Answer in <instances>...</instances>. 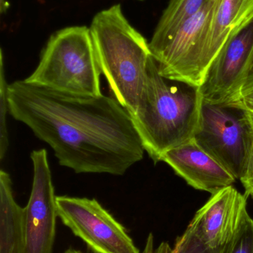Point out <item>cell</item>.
I'll list each match as a JSON object with an SVG mask.
<instances>
[{"label": "cell", "instance_id": "6da1fadb", "mask_svg": "<svg viewBox=\"0 0 253 253\" xmlns=\"http://www.w3.org/2000/svg\"><path fill=\"white\" fill-rule=\"evenodd\" d=\"M9 114L76 173L123 175L144 159L130 114L111 96L65 94L23 80L9 84Z\"/></svg>", "mask_w": 253, "mask_h": 253}, {"label": "cell", "instance_id": "7a4b0ae2", "mask_svg": "<svg viewBox=\"0 0 253 253\" xmlns=\"http://www.w3.org/2000/svg\"><path fill=\"white\" fill-rule=\"evenodd\" d=\"M152 57L145 87L132 121L144 150L154 163L190 140L199 129L203 98L199 87L170 84Z\"/></svg>", "mask_w": 253, "mask_h": 253}, {"label": "cell", "instance_id": "3957f363", "mask_svg": "<svg viewBox=\"0 0 253 253\" xmlns=\"http://www.w3.org/2000/svg\"><path fill=\"white\" fill-rule=\"evenodd\" d=\"M89 28L102 74L114 99L132 117L152 57L150 42L131 25L120 4L98 12Z\"/></svg>", "mask_w": 253, "mask_h": 253}, {"label": "cell", "instance_id": "277c9868", "mask_svg": "<svg viewBox=\"0 0 253 253\" xmlns=\"http://www.w3.org/2000/svg\"><path fill=\"white\" fill-rule=\"evenodd\" d=\"M102 74L90 28L71 26L52 34L25 83L65 94L101 96Z\"/></svg>", "mask_w": 253, "mask_h": 253}, {"label": "cell", "instance_id": "5b68a950", "mask_svg": "<svg viewBox=\"0 0 253 253\" xmlns=\"http://www.w3.org/2000/svg\"><path fill=\"white\" fill-rule=\"evenodd\" d=\"M194 138L236 179L242 178L253 147V123L242 102L219 105L203 100Z\"/></svg>", "mask_w": 253, "mask_h": 253}, {"label": "cell", "instance_id": "8992f818", "mask_svg": "<svg viewBox=\"0 0 253 253\" xmlns=\"http://www.w3.org/2000/svg\"><path fill=\"white\" fill-rule=\"evenodd\" d=\"M221 0H212L184 22L172 38L152 52L162 77L200 87L209 68L206 44L211 21Z\"/></svg>", "mask_w": 253, "mask_h": 253}, {"label": "cell", "instance_id": "52a82bcc", "mask_svg": "<svg viewBox=\"0 0 253 253\" xmlns=\"http://www.w3.org/2000/svg\"><path fill=\"white\" fill-rule=\"evenodd\" d=\"M58 218L95 253H141L124 227L96 199L56 196Z\"/></svg>", "mask_w": 253, "mask_h": 253}, {"label": "cell", "instance_id": "ba28073f", "mask_svg": "<svg viewBox=\"0 0 253 253\" xmlns=\"http://www.w3.org/2000/svg\"><path fill=\"white\" fill-rule=\"evenodd\" d=\"M253 62V19L227 40L199 87L204 102L241 103L242 90Z\"/></svg>", "mask_w": 253, "mask_h": 253}, {"label": "cell", "instance_id": "9c48e42d", "mask_svg": "<svg viewBox=\"0 0 253 253\" xmlns=\"http://www.w3.org/2000/svg\"><path fill=\"white\" fill-rule=\"evenodd\" d=\"M31 195L24 208L25 253H53L57 218L51 171L46 149L34 150Z\"/></svg>", "mask_w": 253, "mask_h": 253}, {"label": "cell", "instance_id": "30bf717a", "mask_svg": "<svg viewBox=\"0 0 253 253\" xmlns=\"http://www.w3.org/2000/svg\"><path fill=\"white\" fill-rule=\"evenodd\" d=\"M248 197L233 185L212 194L192 221L203 243L218 251L233 236L248 214Z\"/></svg>", "mask_w": 253, "mask_h": 253}, {"label": "cell", "instance_id": "8fae6325", "mask_svg": "<svg viewBox=\"0 0 253 253\" xmlns=\"http://www.w3.org/2000/svg\"><path fill=\"white\" fill-rule=\"evenodd\" d=\"M161 162L170 166L193 188L211 194L233 185L237 180L195 138L166 152Z\"/></svg>", "mask_w": 253, "mask_h": 253}, {"label": "cell", "instance_id": "7c38bea8", "mask_svg": "<svg viewBox=\"0 0 253 253\" xmlns=\"http://www.w3.org/2000/svg\"><path fill=\"white\" fill-rule=\"evenodd\" d=\"M253 19V0H221L211 21L206 44L209 67L226 42Z\"/></svg>", "mask_w": 253, "mask_h": 253}, {"label": "cell", "instance_id": "4fadbf2b", "mask_svg": "<svg viewBox=\"0 0 253 253\" xmlns=\"http://www.w3.org/2000/svg\"><path fill=\"white\" fill-rule=\"evenodd\" d=\"M25 210L13 197L12 181L0 171V253H25Z\"/></svg>", "mask_w": 253, "mask_h": 253}, {"label": "cell", "instance_id": "5bb4252c", "mask_svg": "<svg viewBox=\"0 0 253 253\" xmlns=\"http://www.w3.org/2000/svg\"><path fill=\"white\" fill-rule=\"evenodd\" d=\"M210 1L212 0H169L150 42L151 52L166 44L184 22L199 13Z\"/></svg>", "mask_w": 253, "mask_h": 253}, {"label": "cell", "instance_id": "9a60e30c", "mask_svg": "<svg viewBox=\"0 0 253 253\" xmlns=\"http://www.w3.org/2000/svg\"><path fill=\"white\" fill-rule=\"evenodd\" d=\"M214 253H253V218L245 217L233 236Z\"/></svg>", "mask_w": 253, "mask_h": 253}, {"label": "cell", "instance_id": "2e32d148", "mask_svg": "<svg viewBox=\"0 0 253 253\" xmlns=\"http://www.w3.org/2000/svg\"><path fill=\"white\" fill-rule=\"evenodd\" d=\"M3 55L0 57V159L3 160L9 146L8 131L7 126V112L9 111L7 101L8 85L4 74Z\"/></svg>", "mask_w": 253, "mask_h": 253}, {"label": "cell", "instance_id": "e0dca14e", "mask_svg": "<svg viewBox=\"0 0 253 253\" xmlns=\"http://www.w3.org/2000/svg\"><path fill=\"white\" fill-rule=\"evenodd\" d=\"M173 253H214L201 239L196 226L190 221L181 236H178L173 247Z\"/></svg>", "mask_w": 253, "mask_h": 253}, {"label": "cell", "instance_id": "ac0fdd59", "mask_svg": "<svg viewBox=\"0 0 253 253\" xmlns=\"http://www.w3.org/2000/svg\"><path fill=\"white\" fill-rule=\"evenodd\" d=\"M142 253H173V248L167 242H163L156 246L154 243V236L150 233L146 240L145 246Z\"/></svg>", "mask_w": 253, "mask_h": 253}, {"label": "cell", "instance_id": "d6986e66", "mask_svg": "<svg viewBox=\"0 0 253 253\" xmlns=\"http://www.w3.org/2000/svg\"><path fill=\"white\" fill-rule=\"evenodd\" d=\"M240 181H242V184L245 187V195L248 197L253 193V147L245 174L241 178Z\"/></svg>", "mask_w": 253, "mask_h": 253}, {"label": "cell", "instance_id": "ffe728a7", "mask_svg": "<svg viewBox=\"0 0 253 253\" xmlns=\"http://www.w3.org/2000/svg\"><path fill=\"white\" fill-rule=\"evenodd\" d=\"M242 101L245 105H253V80L248 82L242 90Z\"/></svg>", "mask_w": 253, "mask_h": 253}, {"label": "cell", "instance_id": "44dd1931", "mask_svg": "<svg viewBox=\"0 0 253 253\" xmlns=\"http://www.w3.org/2000/svg\"><path fill=\"white\" fill-rule=\"evenodd\" d=\"M8 7V3L7 0H0V11L1 13H4Z\"/></svg>", "mask_w": 253, "mask_h": 253}, {"label": "cell", "instance_id": "7402d4cb", "mask_svg": "<svg viewBox=\"0 0 253 253\" xmlns=\"http://www.w3.org/2000/svg\"><path fill=\"white\" fill-rule=\"evenodd\" d=\"M243 103V102H242ZM244 106L246 108V109L248 110V113H249L250 117H251V120H252L253 123V105H245L244 104Z\"/></svg>", "mask_w": 253, "mask_h": 253}, {"label": "cell", "instance_id": "603a6c76", "mask_svg": "<svg viewBox=\"0 0 253 253\" xmlns=\"http://www.w3.org/2000/svg\"><path fill=\"white\" fill-rule=\"evenodd\" d=\"M253 80V62L252 65H251V70H250L249 74H248V80H247L246 83L248 82L251 81Z\"/></svg>", "mask_w": 253, "mask_h": 253}, {"label": "cell", "instance_id": "cb8c5ba5", "mask_svg": "<svg viewBox=\"0 0 253 253\" xmlns=\"http://www.w3.org/2000/svg\"><path fill=\"white\" fill-rule=\"evenodd\" d=\"M64 253H82L81 251H77V250L74 249H68V251H65Z\"/></svg>", "mask_w": 253, "mask_h": 253}, {"label": "cell", "instance_id": "d4e9b609", "mask_svg": "<svg viewBox=\"0 0 253 253\" xmlns=\"http://www.w3.org/2000/svg\"><path fill=\"white\" fill-rule=\"evenodd\" d=\"M138 1H144V0H138Z\"/></svg>", "mask_w": 253, "mask_h": 253}, {"label": "cell", "instance_id": "484cf974", "mask_svg": "<svg viewBox=\"0 0 253 253\" xmlns=\"http://www.w3.org/2000/svg\"><path fill=\"white\" fill-rule=\"evenodd\" d=\"M251 196H252L253 198V193H252V194H251Z\"/></svg>", "mask_w": 253, "mask_h": 253}]
</instances>
